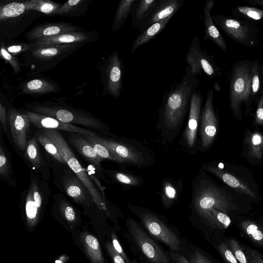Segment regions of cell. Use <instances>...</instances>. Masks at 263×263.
Listing matches in <instances>:
<instances>
[{"label":"cell","instance_id":"1","mask_svg":"<svg viewBox=\"0 0 263 263\" xmlns=\"http://www.w3.org/2000/svg\"><path fill=\"white\" fill-rule=\"evenodd\" d=\"M200 83L185 68L180 82L165 92L159 110L157 127L166 141L172 142L179 133L189 111L191 97Z\"/></svg>","mask_w":263,"mask_h":263},{"label":"cell","instance_id":"2","mask_svg":"<svg viewBox=\"0 0 263 263\" xmlns=\"http://www.w3.org/2000/svg\"><path fill=\"white\" fill-rule=\"evenodd\" d=\"M190 220L197 226L199 222L208 226L209 211L215 209L228 214L236 209L228 195L217 186L204 171L200 170L192 182Z\"/></svg>","mask_w":263,"mask_h":263},{"label":"cell","instance_id":"3","mask_svg":"<svg viewBox=\"0 0 263 263\" xmlns=\"http://www.w3.org/2000/svg\"><path fill=\"white\" fill-rule=\"evenodd\" d=\"M127 207L153 238L167 247L169 251L181 253L186 240L165 216L146 208L131 203Z\"/></svg>","mask_w":263,"mask_h":263},{"label":"cell","instance_id":"4","mask_svg":"<svg viewBox=\"0 0 263 263\" xmlns=\"http://www.w3.org/2000/svg\"><path fill=\"white\" fill-rule=\"evenodd\" d=\"M124 238L132 252L142 263H173L170 251L153 238L140 223L127 216Z\"/></svg>","mask_w":263,"mask_h":263},{"label":"cell","instance_id":"5","mask_svg":"<svg viewBox=\"0 0 263 263\" xmlns=\"http://www.w3.org/2000/svg\"><path fill=\"white\" fill-rule=\"evenodd\" d=\"M93 137L114 154L119 163L141 168L150 166L155 162L150 151L135 139L113 135L110 138L100 136Z\"/></svg>","mask_w":263,"mask_h":263},{"label":"cell","instance_id":"6","mask_svg":"<svg viewBox=\"0 0 263 263\" xmlns=\"http://www.w3.org/2000/svg\"><path fill=\"white\" fill-rule=\"evenodd\" d=\"M30 111L55 118L64 123L79 125L108 134L109 128L100 119L91 114L80 111L67 105H62L51 102L36 103L30 106Z\"/></svg>","mask_w":263,"mask_h":263},{"label":"cell","instance_id":"7","mask_svg":"<svg viewBox=\"0 0 263 263\" xmlns=\"http://www.w3.org/2000/svg\"><path fill=\"white\" fill-rule=\"evenodd\" d=\"M41 130L56 146L67 165L89 192L95 203L100 209L105 211L107 214H109L104 198L93 183L86 170L80 163L69 145L61 133L54 129H42Z\"/></svg>","mask_w":263,"mask_h":263},{"label":"cell","instance_id":"8","mask_svg":"<svg viewBox=\"0 0 263 263\" xmlns=\"http://www.w3.org/2000/svg\"><path fill=\"white\" fill-rule=\"evenodd\" d=\"M250 65L246 62L238 64L233 69L229 94V104L233 116L242 118L241 105L251 95Z\"/></svg>","mask_w":263,"mask_h":263},{"label":"cell","instance_id":"9","mask_svg":"<svg viewBox=\"0 0 263 263\" xmlns=\"http://www.w3.org/2000/svg\"><path fill=\"white\" fill-rule=\"evenodd\" d=\"M212 18L215 25L234 41L250 47L257 45L258 30L251 23L220 14L212 15Z\"/></svg>","mask_w":263,"mask_h":263},{"label":"cell","instance_id":"10","mask_svg":"<svg viewBox=\"0 0 263 263\" xmlns=\"http://www.w3.org/2000/svg\"><path fill=\"white\" fill-rule=\"evenodd\" d=\"M202 101L201 91L196 90L191 97L187 123L179 141L180 145L191 154H196L199 150L197 134L200 127Z\"/></svg>","mask_w":263,"mask_h":263},{"label":"cell","instance_id":"11","mask_svg":"<svg viewBox=\"0 0 263 263\" xmlns=\"http://www.w3.org/2000/svg\"><path fill=\"white\" fill-rule=\"evenodd\" d=\"M185 61L188 64L186 68L195 76L204 73L212 78L220 75V70L213 57L200 48V40L197 35L191 41Z\"/></svg>","mask_w":263,"mask_h":263},{"label":"cell","instance_id":"12","mask_svg":"<svg viewBox=\"0 0 263 263\" xmlns=\"http://www.w3.org/2000/svg\"><path fill=\"white\" fill-rule=\"evenodd\" d=\"M214 90H208L204 104L201 111L199 134V149L207 150L215 140L218 127L217 118L214 109Z\"/></svg>","mask_w":263,"mask_h":263},{"label":"cell","instance_id":"13","mask_svg":"<svg viewBox=\"0 0 263 263\" xmlns=\"http://www.w3.org/2000/svg\"><path fill=\"white\" fill-rule=\"evenodd\" d=\"M124 66L118 52H113L106 60L105 68V87L106 93L117 100L122 89Z\"/></svg>","mask_w":263,"mask_h":263},{"label":"cell","instance_id":"14","mask_svg":"<svg viewBox=\"0 0 263 263\" xmlns=\"http://www.w3.org/2000/svg\"><path fill=\"white\" fill-rule=\"evenodd\" d=\"M23 112L28 117L31 123L39 129H50L65 130L92 137L99 136L98 133L90 129L64 123L51 117L30 110H25Z\"/></svg>","mask_w":263,"mask_h":263},{"label":"cell","instance_id":"15","mask_svg":"<svg viewBox=\"0 0 263 263\" xmlns=\"http://www.w3.org/2000/svg\"><path fill=\"white\" fill-rule=\"evenodd\" d=\"M7 114L13 141L20 149L25 151L31 122L24 112L13 108L10 109Z\"/></svg>","mask_w":263,"mask_h":263},{"label":"cell","instance_id":"16","mask_svg":"<svg viewBox=\"0 0 263 263\" xmlns=\"http://www.w3.org/2000/svg\"><path fill=\"white\" fill-rule=\"evenodd\" d=\"M64 171L61 183L63 190L77 203L89 205L93 200L89 192L72 170Z\"/></svg>","mask_w":263,"mask_h":263},{"label":"cell","instance_id":"17","mask_svg":"<svg viewBox=\"0 0 263 263\" xmlns=\"http://www.w3.org/2000/svg\"><path fill=\"white\" fill-rule=\"evenodd\" d=\"M185 0H158L139 27L142 32L152 24L173 16Z\"/></svg>","mask_w":263,"mask_h":263},{"label":"cell","instance_id":"18","mask_svg":"<svg viewBox=\"0 0 263 263\" xmlns=\"http://www.w3.org/2000/svg\"><path fill=\"white\" fill-rule=\"evenodd\" d=\"M94 37L91 32L75 31L65 32L55 36L37 40L34 42L35 47L64 45H82Z\"/></svg>","mask_w":263,"mask_h":263},{"label":"cell","instance_id":"19","mask_svg":"<svg viewBox=\"0 0 263 263\" xmlns=\"http://www.w3.org/2000/svg\"><path fill=\"white\" fill-rule=\"evenodd\" d=\"M204 171L213 174L225 184L240 193L255 199L256 195L253 191L245 182L236 176L224 171L219 165L214 162L206 163L202 165Z\"/></svg>","mask_w":263,"mask_h":263},{"label":"cell","instance_id":"20","mask_svg":"<svg viewBox=\"0 0 263 263\" xmlns=\"http://www.w3.org/2000/svg\"><path fill=\"white\" fill-rule=\"evenodd\" d=\"M79 27L68 23H47L36 26L28 32L26 37L31 42L65 32L78 31Z\"/></svg>","mask_w":263,"mask_h":263},{"label":"cell","instance_id":"21","mask_svg":"<svg viewBox=\"0 0 263 263\" xmlns=\"http://www.w3.org/2000/svg\"><path fill=\"white\" fill-rule=\"evenodd\" d=\"M214 5V0H206L205 1L203 14V22L205 30L204 38L213 42L223 51L227 52V43L216 26L211 15V10Z\"/></svg>","mask_w":263,"mask_h":263},{"label":"cell","instance_id":"22","mask_svg":"<svg viewBox=\"0 0 263 263\" xmlns=\"http://www.w3.org/2000/svg\"><path fill=\"white\" fill-rule=\"evenodd\" d=\"M68 139L71 145L86 160L97 168L100 169L101 161L96 153L93 145L86 136L70 133Z\"/></svg>","mask_w":263,"mask_h":263},{"label":"cell","instance_id":"23","mask_svg":"<svg viewBox=\"0 0 263 263\" xmlns=\"http://www.w3.org/2000/svg\"><path fill=\"white\" fill-rule=\"evenodd\" d=\"M39 143L34 135L28 139L25 149L24 156L33 171L39 173L45 178L49 175L48 170L42 157Z\"/></svg>","mask_w":263,"mask_h":263},{"label":"cell","instance_id":"24","mask_svg":"<svg viewBox=\"0 0 263 263\" xmlns=\"http://www.w3.org/2000/svg\"><path fill=\"white\" fill-rule=\"evenodd\" d=\"M183 183L181 179L174 180L164 178L161 184L160 200L163 206L168 209L178 200L183 190Z\"/></svg>","mask_w":263,"mask_h":263},{"label":"cell","instance_id":"25","mask_svg":"<svg viewBox=\"0 0 263 263\" xmlns=\"http://www.w3.org/2000/svg\"><path fill=\"white\" fill-rule=\"evenodd\" d=\"M78 46L74 45L34 47L29 51L35 59L42 61H48L58 58H61L62 55L69 53L70 51L77 49Z\"/></svg>","mask_w":263,"mask_h":263},{"label":"cell","instance_id":"26","mask_svg":"<svg viewBox=\"0 0 263 263\" xmlns=\"http://www.w3.org/2000/svg\"><path fill=\"white\" fill-rule=\"evenodd\" d=\"M172 17H168L161 21L154 23L141 32L134 40L130 53L131 54L135 53L140 47L158 35L164 29Z\"/></svg>","mask_w":263,"mask_h":263},{"label":"cell","instance_id":"27","mask_svg":"<svg viewBox=\"0 0 263 263\" xmlns=\"http://www.w3.org/2000/svg\"><path fill=\"white\" fill-rule=\"evenodd\" d=\"M0 177L2 180L13 187L16 186L11 156L4 142L2 133L1 134L0 144Z\"/></svg>","mask_w":263,"mask_h":263},{"label":"cell","instance_id":"28","mask_svg":"<svg viewBox=\"0 0 263 263\" xmlns=\"http://www.w3.org/2000/svg\"><path fill=\"white\" fill-rule=\"evenodd\" d=\"M24 94L45 95L59 91V87L45 79H33L25 83L21 88Z\"/></svg>","mask_w":263,"mask_h":263},{"label":"cell","instance_id":"29","mask_svg":"<svg viewBox=\"0 0 263 263\" xmlns=\"http://www.w3.org/2000/svg\"><path fill=\"white\" fill-rule=\"evenodd\" d=\"M107 173L124 191L140 186L143 183L141 177L128 171H108Z\"/></svg>","mask_w":263,"mask_h":263},{"label":"cell","instance_id":"30","mask_svg":"<svg viewBox=\"0 0 263 263\" xmlns=\"http://www.w3.org/2000/svg\"><path fill=\"white\" fill-rule=\"evenodd\" d=\"M157 0H137L131 11L133 27L139 28L146 16L156 5Z\"/></svg>","mask_w":263,"mask_h":263},{"label":"cell","instance_id":"31","mask_svg":"<svg viewBox=\"0 0 263 263\" xmlns=\"http://www.w3.org/2000/svg\"><path fill=\"white\" fill-rule=\"evenodd\" d=\"M137 0H122L118 5L115 14L111 32L118 31L126 21L132 10L133 6Z\"/></svg>","mask_w":263,"mask_h":263},{"label":"cell","instance_id":"32","mask_svg":"<svg viewBox=\"0 0 263 263\" xmlns=\"http://www.w3.org/2000/svg\"><path fill=\"white\" fill-rule=\"evenodd\" d=\"M249 155L252 158L261 159L263 157V134L259 132H250L246 138Z\"/></svg>","mask_w":263,"mask_h":263},{"label":"cell","instance_id":"33","mask_svg":"<svg viewBox=\"0 0 263 263\" xmlns=\"http://www.w3.org/2000/svg\"><path fill=\"white\" fill-rule=\"evenodd\" d=\"M83 245L93 263H105L99 242L95 237L90 234H85Z\"/></svg>","mask_w":263,"mask_h":263},{"label":"cell","instance_id":"34","mask_svg":"<svg viewBox=\"0 0 263 263\" xmlns=\"http://www.w3.org/2000/svg\"><path fill=\"white\" fill-rule=\"evenodd\" d=\"M23 3L26 10H36L50 15H52L61 7L60 4L47 0H28Z\"/></svg>","mask_w":263,"mask_h":263},{"label":"cell","instance_id":"35","mask_svg":"<svg viewBox=\"0 0 263 263\" xmlns=\"http://www.w3.org/2000/svg\"><path fill=\"white\" fill-rule=\"evenodd\" d=\"M181 253L191 263H213L200 248L187 241Z\"/></svg>","mask_w":263,"mask_h":263},{"label":"cell","instance_id":"36","mask_svg":"<svg viewBox=\"0 0 263 263\" xmlns=\"http://www.w3.org/2000/svg\"><path fill=\"white\" fill-rule=\"evenodd\" d=\"M35 136L39 143L57 161L62 164L67 165L65 161L60 155L56 146L52 141L43 133L41 129H39L37 131Z\"/></svg>","mask_w":263,"mask_h":263},{"label":"cell","instance_id":"37","mask_svg":"<svg viewBox=\"0 0 263 263\" xmlns=\"http://www.w3.org/2000/svg\"><path fill=\"white\" fill-rule=\"evenodd\" d=\"M26 195L25 209L27 220L30 226H33L38 220L40 211L34 202L32 189L30 185Z\"/></svg>","mask_w":263,"mask_h":263},{"label":"cell","instance_id":"38","mask_svg":"<svg viewBox=\"0 0 263 263\" xmlns=\"http://www.w3.org/2000/svg\"><path fill=\"white\" fill-rule=\"evenodd\" d=\"M26 7L23 3L12 2L1 6L0 8V20L17 17L25 11Z\"/></svg>","mask_w":263,"mask_h":263},{"label":"cell","instance_id":"39","mask_svg":"<svg viewBox=\"0 0 263 263\" xmlns=\"http://www.w3.org/2000/svg\"><path fill=\"white\" fill-rule=\"evenodd\" d=\"M240 227L253 241L263 246V232L255 223L250 220H244L241 222Z\"/></svg>","mask_w":263,"mask_h":263},{"label":"cell","instance_id":"40","mask_svg":"<svg viewBox=\"0 0 263 263\" xmlns=\"http://www.w3.org/2000/svg\"><path fill=\"white\" fill-rule=\"evenodd\" d=\"M233 13L243 18L253 21H260L263 19V10L253 7L237 6Z\"/></svg>","mask_w":263,"mask_h":263},{"label":"cell","instance_id":"41","mask_svg":"<svg viewBox=\"0 0 263 263\" xmlns=\"http://www.w3.org/2000/svg\"><path fill=\"white\" fill-rule=\"evenodd\" d=\"M86 1L83 0H69L63 4L52 15H76L78 9Z\"/></svg>","mask_w":263,"mask_h":263},{"label":"cell","instance_id":"42","mask_svg":"<svg viewBox=\"0 0 263 263\" xmlns=\"http://www.w3.org/2000/svg\"><path fill=\"white\" fill-rule=\"evenodd\" d=\"M93 145L94 149L101 161L104 159L110 160L119 163L118 160L114 154L105 146L97 141L93 137L86 136Z\"/></svg>","mask_w":263,"mask_h":263},{"label":"cell","instance_id":"43","mask_svg":"<svg viewBox=\"0 0 263 263\" xmlns=\"http://www.w3.org/2000/svg\"><path fill=\"white\" fill-rule=\"evenodd\" d=\"M251 97L255 96L260 90L259 64L255 61L250 65Z\"/></svg>","mask_w":263,"mask_h":263},{"label":"cell","instance_id":"44","mask_svg":"<svg viewBox=\"0 0 263 263\" xmlns=\"http://www.w3.org/2000/svg\"><path fill=\"white\" fill-rule=\"evenodd\" d=\"M1 55L10 64L15 73L22 70L19 61L16 58L7 51L3 41L1 42Z\"/></svg>","mask_w":263,"mask_h":263},{"label":"cell","instance_id":"45","mask_svg":"<svg viewBox=\"0 0 263 263\" xmlns=\"http://www.w3.org/2000/svg\"><path fill=\"white\" fill-rule=\"evenodd\" d=\"M228 243L239 263H251L243 251L239 243L234 239H230Z\"/></svg>","mask_w":263,"mask_h":263},{"label":"cell","instance_id":"46","mask_svg":"<svg viewBox=\"0 0 263 263\" xmlns=\"http://www.w3.org/2000/svg\"><path fill=\"white\" fill-rule=\"evenodd\" d=\"M217 249L227 263H238L228 242H220L217 246Z\"/></svg>","mask_w":263,"mask_h":263},{"label":"cell","instance_id":"47","mask_svg":"<svg viewBox=\"0 0 263 263\" xmlns=\"http://www.w3.org/2000/svg\"><path fill=\"white\" fill-rule=\"evenodd\" d=\"M34 47L35 44L33 42H18L10 45L6 47V49L12 55H16L24 51L30 50Z\"/></svg>","mask_w":263,"mask_h":263},{"label":"cell","instance_id":"48","mask_svg":"<svg viewBox=\"0 0 263 263\" xmlns=\"http://www.w3.org/2000/svg\"><path fill=\"white\" fill-rule=\"evenodd\" d=\"M61 212L65 218L69 222H73L76 220V213L73 208L66 201L61 200L59 203Z\"/></svg>","mask_w":263,"mask_h":263},{"label":"cell","instance_id":"49","mask_svg":"<svg viewBox=\"0 0 263 263\" xmlns=\"http://www.w3.org/2000/svg\"><path fill=\"white\" fill-rule=\"evenodd\" d=\"M111 243L115 250L123 257L126 263H138L135 259H131L126 254L115 232L111 234Z\"/></svg>","mask_w":263,"mask_h":263},{"label":"cell","instance_id":"50","mask_svg":"<svg viewBox=\"0 0 263 263\" xmlns=\"http://www.w3.org/2000/svg\"><path fill=\"white\" fill-rule=\"evenodd\" d=\"M106 247L114 263H126L123 257L115 250L110 241L106 243Z\"/></svg>","mask_w":263,"mask_h":263},{"label":"cell","instance_id":"51","mask_svg":"<svg viewBox=\"0 0 263 263\" xmlns=\"http://www.w3.org/2000/svg\"><path fill=\"white\" fill-rule=\"evenodd\" d=\"M254 120L258 125H263V93L260 96L257 103Z\"/></svg>","mask_w":263,"mask_h":263},{"label":"cell","instance_id":"52","mask_svg":"<svg viewBox=\"0 0 263 263\" xmlns=\"http://www.w3.org/2000/svg\"><path fill=\"white\" fill-rule=\"evenodd\" d=\"M247 257L251 263H263V256L257 251L248 249Z\"/></svg>","mask_w":263,"mask_h":263},{"label":"cell","instance_id":"53","mask_svg":"<svg viewBox=\"0 0 263 263\" xmlns=\"http://www.w3.org/2000/svg\"><path fill=\"white\" fill-rule=\"evenodd\" d=\"M170 254L173 263H191L181 253L170 251Z\"/></svg>","mask_w":263,"mask_h":263},{"label":"cell","instance_id":"54","mask_svg":"<svg viewBox=\"0 0 263 263\" xmlns=\"http://www.w3.org/2000/svg\"><path fill=\"white\" fill-rule=\"evenodd\" d=\"M0 121L4 131L7 133L8 125L7 114L6 108L2 103H0Z\"/></svg>","mask_w":263,"mask_h":263},{"label":"cell","instance_id":"55","mask_svg":"<svg viewBox=\"0 0 263 263\" xmlns=\"http://www.w3.org/2000/svg\"><path fill=\"white\" fill-rule=\"evenodd\" d=\"M245 1L249 4L263 6V0H246Z\"/></svg>","mask_w":263,"mask_h":263},{"label":"cell","instance_id":"56","mask_svg":"<svg viewBox=\"0 0 263 263\" xmlns=\"http://www.w3.org/2000/svg\"><path fill=\"white\" fill-rule=\"evenodd\" d=\"M56 263H62L61 261H60L59 260H56Z\"/></svg>","mask_w":263,"mask_h":263}]
</instances>
